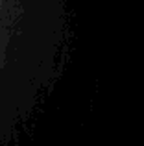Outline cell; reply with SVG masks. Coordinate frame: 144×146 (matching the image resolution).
Masks as SVG:
<instances>
[{
  "mask_svg": "<svg viewBox=\"0 0 144 146\" xmlns=\"http://www.w3.org/2000/svg\"><path fill=\"white\" fill-rule=\"evenodd\" d=\"M70 35L67 0H0V146L17 143L55 91Z\"/></svg>",
  "mask_w": 144,
  "mask_h": 146,
  "instance_id": "obj_1",
  "label": "cell"
}]
</instances>
